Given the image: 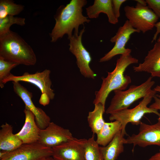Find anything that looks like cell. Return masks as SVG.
<instances>
[{
	"label": "cell",
	"instance_id": "34",
	"mask_svg": "<svg viewBox=\"0 0 160 160\" xmlns=\"http://www.w3.org/2000/svg\"><path fill=\"white\" fill-rule=\"evenodd\" d=\"M47 158L44 157L39 159L37 160H47Z\"/></svg>",
	"mask_w": 160,
	"mask_h": 160
},
{
	"label": "cell",
	"instance_id": "10",
	"mask_svg": "<svg viewBox=\"0 0 160 160\" xmlns=\"http://www.w3.org/2000/svg\"><path fill=\"white\" fill-rule=\"evenodd\" d=\"M52 148L47 147L38 142L32 144H23L15 150L8 151L0 160H37L52 156Z\"/></svg>",
	"mask_w": 160,
	"mask_h": 160
},
{
	"label": "cell",
	"instance_id": "36",
	"mask_svg": "<svg viewBox=\"0 0 160 160\" xmlns=\"http://www.w3.org/2000/svg\"><path fill=\"white\" fill-rule=\"evenodd\" d=\"M159 151H160V150H159Z\"/></svg>",
	"mask_w": 160,
	"mask_h": 160
},
{
	"label": "cell",
	"instance_id": "32",
	"mask_svg": "<svg viewBox=\"0 0 160 160\" xmlns=\"http://www.w3.org/2000/svg\"><path fill=\"white\" fill-rule=\"evenodd\" d=\"M153 89L155 90L156 92H158L160 93V85H157ZM157 96L160 98V95Z\"/></svg>",
	"mask_w": 160,
	"mask_h": 160
},
{
	"label": "cell",
	"instance_id": "22",
	"mask_svg": "<svg viewBox=\"0 0 160 160\" xmlns=\"http://www.w3.org/2000/svg\"><path fill=\"white\" fill-rule=\"evenodd\" d=\"M84 156L85 160H103L99 145L95 140L94 135L86 140Z\"/></svg>",
	"mask_w": 160,
	"mask_h": 160
},
{
	"label": "cell",
	"instance_id": "28",
	"mask_svg": "<svg viewBox=\"0 0 160 160\" xmlns=\"http://www.w3.org/2000/svg\"><path fill=\"white\" fill-rule=\"evenodd\" d=\"M153 98L154 102L149 107L151 108L160 110V98L156 95Z\"/></svg>",
	"mask_w": 160,
	"mask_h": 160
},
{
	"label": "cell",
	"instance_id": "9",
	"mask_svg": "<svg viewBox=\"0 0 160 160\" xmlns=\"http://www.w3.org/2000/svg\"><path fill=\"white\" fill-rule=\"evenodd\" d=\"M137 134H133L124 138V144H132L133 147L138 145L145 147L151 145L160 147V116L158 121L151 125L141 122Z\"/></svg>",
	"mask_w": 160,
	"mask_h": 160
},
{
	"label": "cell",
	"instance_id": "15",
	"mask_svg": "<svg viewBox=\"0 0 160 160\" xmlns=\"http://www.w3.org/2000/svg\"><path fill=\"white\" fill-rule=\"evenodd\" d=\"M137 72L149 73L153 77L160 78V41L156 42L153 48L149 51L143 62L133 67Z\"/></svg>",
	"mask_w": 160,
	"mask_h": 160
},
{
	"label": "cell",
	"instance_id": "31",
	"mask_svg": "<svg viewBox=\"0 0 160 160\" xmlns=\"http://www.w3.org/2000/svg\"><path fill=\"white\" fill-rule=\"evenodd\" d=\"M135 1L137 2V3L140 4L144 6H147V3L146 1L144 0H135Z\"/></svg>",
	"mask_w": 160,
	"mask_h": 160
},
{
	"label": "cell",
	"instance_id": "18",
	"mask_svg": "<svg viewBox=\"0 0 160 160\" xmlns=\"http://www.w3.org/2000/svg\"><path fill=\"white\" fill-rule=\"evenodd\" d=\"M0 149L11 151L19 147L23 144L22 141L13 133L12 126L6 122L1 126Z\"/></svg>",
	"mask_w": 160,
	"mask_h": 160
},
{
	"label": "cell",
	"instance_id": "12",
	"mask_svg": "<svg viewBox=\"0 0 160 160\" xmlns=\"http://www.w3.org/2000/svg\"><path fill=\"white\" fill-rule=\"evenodd\" d=\"M85 139H72L52 148V157L55 160H85Z\"/></svg>",
	"mask_w": 160,
	"mask_h": 160
},
{
	"label": "cell",
	"instance_id": "13",
	"mask_svg": "<svg viewBox=\"0 0 160 160\" xmlns=\"http://www.w3.org/2000/svg\"><path fill=\"white\" fill-rule=\"evenodd\" d=\"M73 137L68 129L51 122L45 128L40 129L38 142L45 146L52 148Z\"/></svg>",
	"mask_w": 160,
	"mask_h": 160
},
{
	"label": "cell",
	"instance_id": "35",
	"mask_svg": "<svg viewBox=\"0 0 160 160\" xmlns=\"http://www.w3.org/2000/svg\"><path fill=\"white\" fill-rule=\"evenodd\" d=\"M157 41H160V36H159L158 39H157Z\"/></svg>",
	"mask_w": 160,
	"mask_h": 160
},
{
	"label": "cell",
	"instance_id": "7",
	"mask_svg": "<svg viewBox=\"0 0 160 160\" xmlns=\"http://www.w3.org/2000/svg\"><path fill=\"white\" fill-rule=\"evenodd\" d=\"M85 30V27H84L79 34H73L68 39L70 41L69 50L76 57L77 66L81 75L85 78L94 79L97 74L90 66L92 58L82 42V36Z\"/></svg>",
	"mask_w": 160,
	"mask_h": 160
},
{
	"label": "cell",
	"instance_id": "21",
	"mask_svg": "<svg viewBox=\"0 0 160 160\" xmlns=\"http://www.w3.org/2000/svg\"><path fill=\"white\" fill-rule=\"evenodd\" d=\"M94 110L89 112L87 117L89 126L93 134H98L103 127L105 122L103 118L105 107L100 103L94 104Z\"/></svg>",
	"mask_w": 160,
	"mask_h": 160
},
{
	"label": "cell",
	"instance_id": "2",
	"mask_svg": "<svg viewBox=\"0 0 160 160\" xmlns=\"http://www.w3.org/2000/svg\"><path fill=\"white\" fill-rule=\"evenodd\" d=\"M138 60L131 55V53L121 55L116 60V67L111 72H108L106 77H102V82L99 89L95 92L94 104H101L105 107L107 98L112 91L124 90L131 83L130 77L124 73L131 64H136Z\"/></svg>",
	"mask_w": 160,
	"mask_h": 160
},
{
	"label": "cell",
	"instance_id": "5",
	"mask_svg": "<svg viewBox=\"0 0 160 160\" xmlns=\"http://www.w3.org/2000/svg\"><path fill=\"white\" fill-rule=\"evenodd\" d=\"M156 92L153 89L151 93L143 97L138 105L132 108H127L110 114L109 119L110 121H117L121 124V133L124 136L127 135L126 127L127 124L130 123L134 125H140L141 122V119L146 114L153 113L158 117L160 116V113L158 110L148 107Z\"/></svg>",
	"mask_w": 160,
	"mask_h": 160
},
{
	"label": "cell",
	"instance_id": "26",
	"mask_svg": "<svg viewBox=\"0 0 160 160\" xmlns=\"http://www.w3.org/2000/svg\"><path fill=\"white\" fill-rule=\"evenodd\" d=\"M148 6L159 18L160 17V0H146Z\"/></svg>",
	"mask_w": 160,
	"mask_h": 160
},
{
	"label": "cell",
	"instance_id": "30",
	"mask_svg": "<svg viewBox=\"0 0 160 160\" xmlns=\"http://www.w3.org/2000/svg\"><path fill=\"white\" fill-rule=\"evenodd\" d=\"M147 160H160V151L152 156Z\"/></svg>",
	"mask_w": 160,
	"mask_h": 160
},
{
	"label": "cell",
	"instance_id": "16",
	"mask_svg": "<svg viewBox=\"0 0 160 160\" xmlns=\"http://www.w3.org/2000/svg\"><path fill=\"white\" fill-rule=\"evenodd\" d=\"M24 124L21 129L16 135L22 141L23 144H30L38 142L39 138L40 129L37 125L33 114L25 108Z\"/></svg>",
	"mask_w": 160,
	"mask_h": 160
},
{
	"label": "cell",
	"instance_id": "4",
	"mask_svg": "<svg viewBox=\"0 0 160 160\" xmlns=\"http://www.w3.org/2000/svg\"><path fill=\"white\" fill-rule=\"evenodd\" d=\"M151 76L139 85H132L126 90H115L114 95L106 113L110 114L113 112L128 108L138 100L143 98L151 92L155 84Z\"/></svg>",
	"mask_w": 160,
	"mask_h": 160
},
{
	"label": "cell",
	"instance_id": "17",
	"mask_svg": "<svg viewBox=\"0 0 160 160\" xmlns=\"http://www.w3.org/2000/svg\"><path fill=\"white\" fill-rule=\"evenodd\" d=\"M88 17L90 18H96L101 13L107 15L109 23L116 24L118 22L114 13L112 0H95L93 4L86 8Z\"/></svg>",
	"mask_w": 160,
	"mask_h": 160
},
{
	"label": "cell",
	"instance_id": "11",
	"mask_svg": "<svg viewBox=\"0 0 160 160\" xmlns=\"http://www.w3.org/2000/svg\"><path fill=\"white\" fill-rule=\"evenodd\" d=\"M135 32H140L134 28L128 20L124 25L118 29L116 35L112 37L110 41L115 43L113 47L103 57L100 58L99 62H103L108 61L115 56L131 53L132 50L126 48L125 45L129 39L131 35Z\"/></svg>",
	"mask_w": 160,
	"mask_h": 160
},
{
	"label": "cell",
	"instance_id": "3",
	"mask_svg": "<svg viewBox=\"0 0 160 160\" xmlns=\"http://www.w3.org/2000/svg\"><path fill=\"white\" fill-rule=\"evenodd\" d=\"M0 57L28 66L35 65L37 61L30 46L17 33L10 30L0 35Z\"/></svg>",
	"mask_w": 160,
	"mask_h": 160
},
{
	"label": "cell",
	"instance_id": "27",
	"mask_svg": "<svg viewBox=\"0 0 160 160\" xmlns=\"http://www.w3.org/2000/svg\"><path fill=\"white\" fill-rule=\"evenodd\" d=\"M113 8L115 15L118 18L120 16V9L122 4L126 0H112Z\"/></svg>",
	"mask_w": 160,
	"mask_h": 160
},
{
	"label": "cell",
	"instance_id": "23",
	"mask_svg": "<svg viewBox=\"0 0 160 160\" xmlns=\"http://www.w3.org/2000/svg\"><path fill=\"white\" fill-rule=\"evenodd\" d=\"M24 6L17 4L11 0L0 1V18L9 15L14 16L20 14L24 9Z\"/></svg>",
	"mask_w": 160,
	"mask_h": 160
},
{
	"label": "cell",
	"instance_id": "6",
	"mask_svg": "<svg viewBox=\"0 0 160 160\" xmlns=\"http://www.w3.org/2000/svg\"><path fill=\"white\" fill-rule=\"evenodd\" d=\"M124 10L133 27L143 33L152 30L159 19L147 6H143L137 3L135 7L125 6Z\"/></svg>",
	"mask_w": 160,
	"mask_h": 160
},
{
	"label": "cell",
	"instance_id": "20",
	"mask_svg": "<svg viewBox=\"0 0 160 160\" xmlns=\"http://www.w3.org/2000/svg\"><path fill=\"white\" fill-rule=\"evenodd\" d=\"M122 129L121 124L117 121L105 122L102 129L97 134L96 141L99 145L102 146H106Z\"/></svg>",
	"mask_w": 160,
	"mask_h": 160
},
{
	"label": "cell",
	"instance_id": "25",
	"mask_svg": "<svg viewBox=\"0 0 160 160\" xmlns=\"http://www.w3.org/2000/svg\"><path fill=\"white\" fill-rule=\"evenodd\" d=\"M19 64L6 60L0 57V86L2 88V81L10 73L11 70Z\"/></svg>",
	"mask_w": 160,
	"mask_h": 160
},
{
	"label": "cell",
	"instance_id": "14",
	"mask_svg": "<svg viewBox=\"0 0 160 160\" xmlns=\"http://www.w3.org/2000/svg\"><path fill=\"white\" fill-rule=\"evenodd\" d=\"M15 93L23 100L25 108L34 115L36 123L41 129L45 128L51 122L50 117L41 108L36 107L32 100V93L22 86L19 82H12Z\"/></svg>",
	"mask_w": 160,
	"mask_h": 160
},
{
	"label": "cell",
	"instance_id": "33",
	"mask_svg": "<svg viewBox=\"0 0 160 160\" xmlns=\"http://www.w3.org/2000/svg\"><path fill=\"white\" fill-rule=\"evenodd\" d=\"M47 160H55L52 156L47 158Z\"/></svg>",
	"mask_w": 160,
	"mask_h": 160
},
{
	"label": "cell",
	"instance_id": "8",
	"mask_svg": "<svg viewBox=\"0 0 160 160\" xmlns=\"http://www.w3.org/2000/svg\"><path fill=\"white\" fill-rule=\"evenodd\" d=\"M50 73L51 71L47 69L33 74L25 72L20 76H15L10 73L3 80L2 88L6 83L10 81L28 82L35 85L41 90L42 94L47 95L52 100L54 98L55 94L51 87L52 82L50 78Z\"/></svg>",
	"mask_w": 160,
	"mask_h": 160
},
{
	"label": "cell",
	"instance_id": "24",
	"mask_svg": "<svg viewBox=\"0 0 160 160\" xmlns=\"http://www.w3.org/2000/svg\"><path fill=\"white\" fill-rule=\"evenodd\" d=\"M25 19L12 16H7L0 18V35L4 34L10 30V27L13 24H16L21 26L25 24Z\"/></svg>",
	"mask_w": 160,
	"mask_h": 160
},
{
	"label": "cell",
	"instance_id": "19",
	"mask_svg": "<svg viewBox=\"0 0 160 160\" xmlns=\"http://www.w3.org/2000/svg\"><path fill=\"white\" fill-rule=\"evenodd\" d=\"M119 131L112 140L105 146H100V149L103 160H116L124 151V140L125 138Z\"/></svg>",
	"mask_w": 160,
	"mask_h": 160
},
{
	"label": "cell",
	"instance_id": "29",
	"mask_svg": "<svg viewBox=\"0 0 160 160\" xmlns=\"http://www.w3.org/2000/svg\"><path fill=\"white\" fill-rule=\"evenodd\" d=\"M50 100V98L47 95L45 94H42L39 102L41 105L45 106L49 104Z\"/></svg>",
	"mask_w": 160,
	"mask_h": 160
},
{
	"label": "cell",
	"instance_id": "1",
	"mask_svg": "<svg viewBox=\"0 0 160 160\" xmlns=\"http://www.w3.org/2000/svg\"><path fill=\"white\" fill-rule=\"evenodd\" d=\"M87 3L86 0H71L66 6L60 7L55 17V24L49 33L51 42H56L65 34L68 39L70 38L73 30L74 34H78L80 25L90 22L82 14L83 7Z\"/></svg>",
	"mask_w": 160,
	"mask_h": 160
}]
</instances>
